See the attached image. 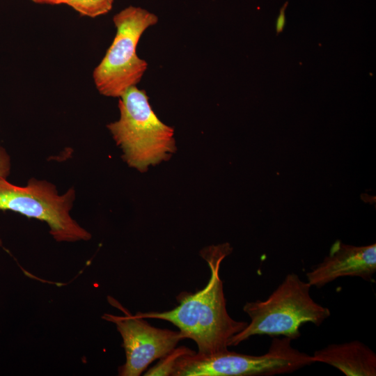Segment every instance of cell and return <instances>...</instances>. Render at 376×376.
<instances>
[{"mask_svg": "<svg viewBox=\"0 0 376 376\" xmlns=\"http://www.w3.org/2000/svg\"><path fill=\"white\" fill-rule=\"evenodd\" d=\"M114 0H69L67 5L83 16L96 17L107 13Z\"/></svg>", "mask_w": 376, "mask_h": 376, "instance_id": "cell-10", "label": "cell"}, {"mask_svg": "<svg viewBox=\"0 0 376 376\" xmlns=\"http://www.w3.org/2000/svg\"><path fill=\"white\" fill-rule=\"evenodd\" d=\"M311 288L307 281L292 272L266 299L246 302L243 311L251 321L230 339L228 347L236 346L256 335L281 336L293 340L300 337L302 324H322L330 317L331 311L311 297Z\"/></svg>", "mask_w": 376, "mask_h": 376, "instance_id": "cell-2", "label": "cell"}, {"mask_svg": "<svg viewBox=\"0 0 376 376\" xmlns=\"http://www.w3.org/2000/svg\"><path fill=\"white\" fill-rule=\"evenodd\" d=\"M232 250L228 243L212 245L201 250V255L211 271L204 288L195 293H180L177 297L180 304L172 310L138 312L135 315L171 322L179 329L185 339H191L196 343L198 354L211 355L228 350L230 339L248 324L229 315L223 282L219 277L220 265Z\"/></svg>", "mask_w": 376, "mask_h": 376, "instance_id": "cell-1", "label": "cell"}, {"mask_svg": "<svg viewBox=\"0 0 376 376\" xmlns=\"http://www.w3.org/2000/svg\"><path fill=\"white\" fill-rule=\"evenodd\" d=\"M10 156L0 144V178H7L10 171Z\"/></svg>", "mask_w": 376, "mask_h": 376, "instance_id": "cell-12", "label": "cell"}, {"mask_svg": "<svg viewBox=\"0 0 376 376\" xmlns=\"http://www.w3.org/2000/svg\"><path fill=\"white\" fill-rule=\"evenodd\" d=\"M376 272V244L354 246L337 240L329 254L306 274L308 283L321 288L344 276L373 282Z\"/></svg>", "mask_w": 376, "mask_h": 376, "instance_id": "cell-8", "label": "cell"}, {"mask_svg": "<svg viewBox=\"0 0 376 376\" xmlns=\"http://www.w3.org/2000/svg\"><path fill=\"white\" fill-rule=\"evenodd\" d=\"M313 361L331 366L346 376H375L376 354L368 345L354 340L333 343L316 350Z\"/></svg>", "mask_w": 376, "mask_h": 376, "instance_id": "cell-9", "label": "cell"}, {"mask_svg": "<svg viewBox=\"0 0 376 376\" xmlns=\"http://www.w3.org/2000/svg\"><path fill=\"white\" fill-rule=\"evenodd\" d=\"M118 108L119 119L107 127L130 166L145 172L170 158L176 149L174 130L157 118L144 90L128 88L119 97Z\"/></svg>", "mask_w": 376, "mask_h": 376, "instance_id": "cell-3", "label": "cell"}, {"mask_svg": "<svg viewBox=\"0 0 376 376\" xmlns=\"http://www.w3.org/2000/svg\"><path fill=\"white\" fill-rule=\"evenodd\" d=\"M113 322L123 338L126 361L118 369L121 376H139L157 359L171 352L185 339L181 333L151 326L144 318L127 313L124 316L104 314Z\"/></svg>", "mask_w": 376, "mask_h": 376, "instance_id": "cell-7", "label": "cell"}, {"mask_svg": "<svg viewBox=\"0 0 376 376\" xmlns=\"http://www.w3.org/2000/svg\"><path fill=\"white\" fill-rule=\"evenodd\" d=\"M36 3L59 5L67 4L69 0H31Z\"/></svg>", "mask_w": 376, "mask_h": 376, "instance_id": "cell-14", "label": "cell"}, {"mask_svg": "<svg viewBox=\"0 0 376 376\" xmlns=\"http://www.w3.org/2000/svg\"><path fill=\"white\" fill-rule=\"evenodd\" d=\"M75 196L74 188L59 194L54 184L44 180L32 178L26 186H17L7 178H0V211L10 210L46 222L57 242L86 241L91 237L70 215Z\"/></svg>", "mask_w": 376, "mask_h": 376, "instance_id": "cell-6", "label": "cell"}, {"mask_svg": "<svg viewBox=\"0 0 376 376\" xmlns=\"http://www.w3.org/2000/svg\"><path fill=\"white\" fill-rule=\"evenodd\" d=\"M288 337H273L267 352L254 356L228 350L211 355L196 352L180 357L172 376H273L292 373L315 361L294 348Z\"/></svg>", "mask_w": 376, "mask_h": 376, "instance_id": "cell-5", "label": "cell"}, {"mask_svg": "<svg viewBox=\"0 0 376 376\" xmlns=\"http://www.w3.org/2000/svg\"><path fill=\"white\" fill-rule=\"evenodd\" d=\"M288 4V2L286 1L283 4V6L281 8L280 11H279V15L276 19V30L277 35L280 33L285 27V10L286 9Z\"/></svg>", "mask_w": 376, "mask_h": 376, "instance_id": "cell-13", "label": "cell"}, {"mask_svg": "<svg viewBox=\"0 0 376 376\" xmlns=\"http://www.w3.org/2000/svg\"><path fill=\"white\" fill-rule=\"evenodd\" d=\"M116 36L104 56L93 72L98 92L104 96L119 97L128 88L136 86L148 68V63L136 54L144 31L158 22L147 10L127 7L113 17Z\"/></svg>", "mask_w": 376, "mask_h": 376, "instance_id": "cell-4", "label": "cell"}, {"mask_svg": "<svg viewBox=\"0 0 376 376\" xmlns=\"http://www.w3.org/2000/svg\"><path fill=\"white\" fill-rule=\"evenodd\" d=\"M194 351L185 347H176L171 352L161 358V360L148 370L144 375H171L173 373L177 359L183 354L192 353Z\"/></svg>", "mask_w": 376, "mask_h": 376, "instance_id": "cell-11", "label": "cell"}]
</instances>
